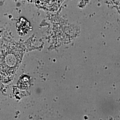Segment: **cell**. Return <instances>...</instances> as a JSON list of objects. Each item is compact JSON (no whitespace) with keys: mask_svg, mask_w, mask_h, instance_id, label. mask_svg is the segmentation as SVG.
Here are the masks:
<instances>
[{"mask_svg":"<svg viewBox=\"0 0 120 120\" xmlns=\"http://www.w3.org/2000/svg\"><path fill=\"white\" fill-rule=\"evenodd\" d=\"M17 28L19 34L22 36L26 35L30 30L29 22L24 18H22L17 24Z\"/></svg>","mask_w":120,"mask_h":120,"instance_id":"cell-1","label":"cell"}]
</instances>
